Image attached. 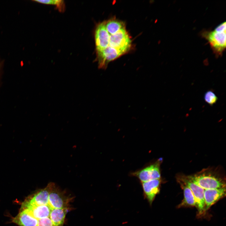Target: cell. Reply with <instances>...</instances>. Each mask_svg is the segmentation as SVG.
Listing matches in <instances>:
<instances>
[{"label": "cell", "instance_id": "cell-11", "mask_svg": "<svg viewBox=\"0 0 226 226\" xmlns=\"http://www.w3.org/2000/svg\"><path fill=\"white\" fill-rule=\"evenodd\" d=\"M34 1L39 3L48 4L56 5L58 9L60 11H63L65 8L64 1L61 0H34Z\"/></svg>", "mask_w": 226, "mask_h": 226}, {"label": "cell", "instance_id": "cell-10", "mask_svg": "<svg viewBox=\"0 0 226 226\" xmlns=\"http://www.w3.org/2000/svg\"><path fill=\"white\" fill-rule=\"evenodd\" d=\"M184 197L180 204V206H196L195 198L191 190L188 187L182 184Z\"/></svg>", "mask_w": 226, "mask_h": 226}, {"label": "cell", "instance_id": "cell-7", "mask_svg": "<svg viewBox=\"0 0 226 226\" xmlns=\"http://www.w3.org/2000/svg\"><path fill=\"white\" fill-rule=\"evenodd\" d=\"M141 183L144 196L151 204L159 192L160 179L152 180Z\"/></svg>", "mask_w": 226, "mask_h": 226}, {"label": "cell", "instance_id": "cell-2", "mask_svg": "<svg viewBox=\"0 0 226 226\" xmlns=\"http://www.w3.org/2000/svg\"><path fill=\"white\" fill-rule=\"evenodd\" d=\"M226 22L218 25L214 30L205 31L202 35L208 41L214 53L221 55L226 48Z\"/></svg>", "mask_w": 226, "mask_h": 226}, {"label": "cell", "instance_id": "cell-9", "mask_svg": "<svg viewBox=\"0 0 226 226\" xmlns=\"http://www.w3.org/2000/svg\"><path fill=\"white\" fill-rule=\"evenodd\" d=\"M12 221L19 226H36L38 221L25 210H21Z\"/></svg>", "mask_w": 226, "mask_h": 226}, {"label": "cell", "instance_id": "cell-12", "mask_svg": "<svg viewBox=\"0 0 226 226\" xmlns=\"http://www.w3.org/2000/svg\"><path fill=\"white\" fill-rule=\"evenodd\" d=\"M204 99L206 103L210 106H212L216 103L218 97L213 91L209 90L205 93Z\"/></svg>", "mask_w": 226, "mask_h": 226}, {"label": "cell", "instance_id": "cell-6", "mask_svg": "<svg viewBox=\"0 0 226 226\" xmlns=\"http://www.w3.org/2000/svg\"><path fill=\"white\" fill-rule=\"evenodd\" d=\"M96 52L101 51L108 46L109 34L103 22L97 26L95 32Z\"/></svg>", "mask_w": 226, "mask_h": 226}, {"label": "cell", "instance_id": "cell-8", "mask_svg": "<svg viewBox=\"0 0 226 226\" xmlns=\"http://www.w3.org/2000/svg\"><path fill=\"white\" fill-rule=\"evenodd\" d=\"M225 186L218 189L204 190L205 211L225 196Z\"/></svg>", "mask_w": 226, "mask_h": 226}, {"label": "cell", "instance_id": "cell-1", "mask_svg": "<svg viewBox=\"0 0 226 226\" xmlns=\"http://www.w3.org/2000/svg\"><path fill=\"white\" fill-rule=\"evenodd\" d=\"M108 33L107 47L101 51L96 52L98 65L102 68H106L109 62L127 53L132 45L131 40L125 26L116 33Z\"/></svg>", "mask_w": 226, "mask_h": 226}, {"label": "cell", "instance_id": "cell-5", "mask_svg": "<svg viewBox=\"0 0 226 226\" xmlns=\"http://www.w3.org/2000/svg\"><path fill=\"white\" fill-rule=\"evenodd\" d=\"M182 181L183 184L191 190L194 195L196 207L199 213L202 214L205 211L204 198V190L193 182L188 178H184Z\"/></svg>", "mask_w": 226, "mask_h": 226}, {"label": "cell", "instance_id": "cell-3", "mask_svg": "<svg viewBox=\"0 0 226 226\" xmlns=\"http://www.w3.org/2000/svg\"><path fill=\"white\" fill-rule=\"evenodd\" d=\"M188 178L204 190L218 189L225 186V184L221 180L211 175L190 176Z\"/></svg>", "mask_w": 226, "mask_h": 226}, {"label": "cell", "instance_id": "cell-4", "mask_svg": "<svg viewBox=\"0 0 226 226\" xmlns=\"http://www.w3.org/2000/svg\"><path fill=\"white\" fill-rule=\"evenodd\" d=\"M131 174L137 178L141 182L160 179L161 175L159 163L156 162L151 164Z\"/></svg>", "mask_w": 226, "mask_h": 226}]
</instances>
